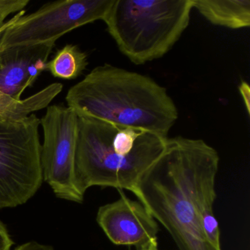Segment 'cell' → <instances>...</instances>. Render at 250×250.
<instances>
[{"label": "cell", "instance_id": "cell-1", "mask_svg": "<svg viewBox=\"0 0 250 250\" xmlns=\"http://www.w3.org/2000/svg\"><path fill=\"white\" fill-rule=\"evenodd\" d=\"M219 165V153L204 140L167 137L165 151L137 184L134 194L178 250H217L205 236L200 210L216 200Z\"/></svg>", "mask_w": 250, "mask_h": 250}, {"label": "cell", "instance_id": "cell-2", "mask_svg": "<svg viewBox=\"0 0 250 250\" xmlns=\"http://www.w3.org/2000/svg\"><path fill=\"white\" fill-rule=\"evenodd\" d=\"M65 100L78 116L166 138L178 118L165 87L147 76L109 64L96 67L71 87Z\"/></svg>", "mask_w": 250, "mask_h": 250}, {"label": "cell", "instance_id": "cell-3", "mask_svg": "<svg viewBox=\"0 0 250 250\" xmlns=\"http://www.w3.org/2000/svg\"><path fill=\"white\" fill-rule=\"evenodd\" d=\"M116 125L78 116L75 171L83 194L92 187H114L134 194L143 174L165 151L167 137L147 132L134 150L115 136Z\"/></svg>", "mask_w": 250, "mask_h": 250}, {"label": "cell", "instance_id": "cell-4", "mask_svg": "<svg viewBox=\"0 0 250 250\" xmlns=\"http://www.w3.org/2000/svg\"><path fill=\"white\" fill-rule=\"evenodd\" d=\"M192 9L193 0H115L103 21L120 52L143 65L170 51Z\"/></svg>", "mask_w": 250, "mask_h": 250}, {"label": "cell", "instance_id": "cell-5", "mask_svg": "<svg viewBox=\"0 0 250 250\" xmlns=\"http://www.w3.org/2000/svg\"><path fill=\"white\" fill-rule=\"evenodd\" d=\"M40 119L0 120V210L25 204L43 184Z\"/></svg>", "mask_w": 250, "mask_h": 250}, {"label": "cell", "instance_id": "cell-6", "mask_svg": "<svg viewBox=\"0 0 250 250\" xmlns=\"http://www.w3.org/2000/svg\"><path fill=\"white\" fill-rule=\"evenodd\" d=\"M115 0H61L49 2L33 14L19 12L5 23L0 52L14 46L55 43L76 28L104 20Z\"/></svg>", "mask_w": 250, "mask_h": 250}, {"label": "cell", "instance_id": "cell-7", "mask_svg": "<svg viewBox=\"0 0 250 250\" xmlns=\"http://www.w3.org/2000/svg\"><path fill=\"white\" fill-rule=\"evenodd\" d=\"M40 122L43 131L41 150L43 181L58 198L83 203L84 194L79 187L75 171L78 115L68 106L52 105Z\"/></svg>", "mask_w": 250, "mask_h": 250}, {"label": "cell", "instance_id": "cell-8", "mask_svg": "<svg viewBox=\"0 0 250 250\" xmlns=\"http://www.w3.org/2000/svg\"><path fill=\"white\" fill-rule=\"evenodd\" d=\"M98 224L115 245L134 246L136 250L156 247L159 228L147 208L122 194L99 208Z\"/></svg>", "mask_w": 250, "mask_h": 250}, {"label": "cell", "instance_id": "cell-9", "mask_svg": "<svg viewBox=\"0 0 250 250\" xmlns=\"http://www.w3.org/2000/svg\"><path fill=\"white\" fill-rule=\"evenodd\" d=\"M55 43L14 46L0 52V93L16 101L46 71Z\"/></svg>", "mask_w": 250, "mask_h": 250}, {"label": "cell", "instance_id": "cell-10", "mask_svg": "<svg viewBox=\"0 0 250 250\" xmlns=\"http://www.w3.org/2000/svg\"><path fill=\"white\" fill-rule=\"evenodd\" d=\"M193 8L214 25L233 30L250 25V0H193Z\"/></svg>", "mask_w": 250, "mask_h": 250}, {"label": "cell", "instance_id": "cell-11", "mask_svg": "<svg viewBox=\"0 0 250 250\" xmlns=\"http://www.w3.org/2000/svg\"><path fill=\"white\" fill-rule=\"evenodd\" d=\"M62 90V84L54 83L21 101L14 100L0 93V120L17 121L25 119L33 112L48 107Z\"/></svg>", "mask_w": 250, "mask_h": 250}, {"label": "cell", "instance_id": "cell-12", "mask_svg": "<svg viewBox=\"0 0 250 250\" xmlns=\"http://www.w3.org/2000/svg\"><path fill=\"white\" fill-rule=\"evenodd\" d=\"M87 65V54L75 45L67 44L47 62L46 70L57 78L74 80L83 74Z\"/></svg>", "mask_w": 250, "mask_h": 250}, {"label": "cell", "instance_id": "cell-13", "mask_svg": "<svg viewBox=\"0 0 250 250\" xmlns=\"http://www.w3.org/2000/svg\"><path fill=\"white\" fill-rule=\"evenodd\" d=\"M213 204L207 203L200 210V222L205 236L208 242L217 250H222L220 242V229L213 213Z\"/></svg>", "mask_w": 250, "mask_h": 250}, {"label": "cell", "instance_id": "cell-14", "mask_svg": "<svg viewBox=\"0 0 250 250\" xmlns=\"http://www.w3.org/2000/svg\"><path fill=\"white\" fill-rule=\"evenodd\" d=\"M29 2V0H0V25L5 24L8 16L21 11Z\"/></svg>", "mask_w": 250, "mask_h": 250}, {"label": "cell", "instance_id": "cell-15", "mask_svg": "<svg viewBox=\"0 0 250 250\" xmlns=\"http://www.w3.org/2000/svg\"><path fill=\"white\" fill-rule=\"evenodd\" d=\"M14 244L6 225L0 220V250H11Z\"/></svg>", "mask_w": 250, "mask_h": 250}, {"label": "cell", "instance_id": "cell-16", "mask_svg": "<svg viewBox=\"0 0 250 250\" xmlns=\"http://www.w3.org/2000/svg\"><path fill=\"white\" fill-rule=\"evenodd\" d=\"M14 250H55L52 246L31 241L19 246Z\"/></svg>", "mask_w": 250, "mask_h": 250}, {"label": "cell", "instance_id": "cell-17", "mask_svg": "<svg viewBox=\"0 0 250 250\" xmlns=\"http://www.w3.org/2000/svg\"><path fill=\"white\" fill-rule=\"evenodd\" d=\"M240 93H241V97L244 101V106L246 107L247 114L250 115V87L248 83L246 82H241L238 87Z\"/></svg>", "mask_w": 250, "mask_h": 250}, {"label": "cell", "instance_id": "cell-18", "mask_svg": "<svg viewBox=\"0 0 250 250\" xmlns=\"http://www.w3.org/2000/svg\"><path fill=\"white\" fill-rule=\"evenodd\" d=\"M159 250V246H157V247H146V248L139 249V250Z\"/></svg>", "mask_w": 250, "mask_h": 250}, {"label": "cell", "instance_id": "cell-19", "mask_svg": "<svg viewBox=\"0 0 250 250\" xmlns=\"http://www.w3.org/2000/svg\"><path fill=\"white\" fill-rule=\"evenodd\" d=\"M4 29H5V24L2 26H0V38H1V33L3 31Z\"/></svg>", "mask_w": 250, "mask_h": 250}]
</instances>
